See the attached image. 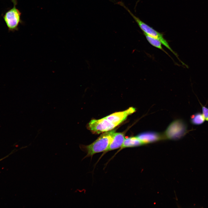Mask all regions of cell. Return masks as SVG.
<instances>
[{
	"label": "cell",
	"instance_id": "ba28073f",
	"mask_svg": "<svg viewBox=\"0 0 208 208\" xmlns=\"http://www.w3.org/2000/svg\"><path fill=\"white\" fill-rule=\"evenodd\" d=\"M144 144L137 136L129 137L125 139L120 149L115 154L124 148L138 146Z\"/></svg>",
	"mask_w": 208,
	"mask_h": 208
},
{
	"label": "cell",
	"instance_id": "7a4b0ae2",
	"mask_svg": "<svg viewBox=\"0 0 208 208\" xmlns=\"http://www.w3.org/2000/svg\"><path fill=\"white\" fill-rule=\"evenodd\" d=\"M13 4L12 8L8 9L2 14L3 19L9 32H14L18 29L20 24H23L21 19V13L18 10L16 5L17 0H11Z\"/></svg>",
	"mask_w": 208,
	"mask_h": 208
},
{
	"label": "cell",
	"instance_id": "52a82bcc",
	"mask_svg": "<svg viewBox=\"0 0 208 208\" xmlns=\"http://www.w3.org/2000/svg\"><path fill=\"white\" fill-rule=\"evenodd\" d=\"M125 139V134L123 133L115 132L112 137L107 149L100 157L99 159L107 152L120 148Z\"/></svg>",
	"mask_w": 208,
	"mask_h": 208
},
{
	"label": "cell",
	"instance_id": "5b68a950",
	"mask_svg": "<svg viewBox=\"0 0 208 208\" xmlns=\"http://www.w3.org/2000/svg\"><path fill=\"white\" fill-rule=\"evenodd\" d=\"M88 127L92 131L98 134L112 130L115 127L109 123L105 117L91 120Z\"/></svg>",
	"mask_w": 208,
	"mask_h": 208
},
{
	"label": "cell",
	"instance_id": "6da1fadb",
	"mask_svg": "<svg viewBox=\"0 0 208 208\" xmlns=\"http://www.w3.org/2000/svg\"><path fill=\"white\" fill-rule=\"evenodd\" d=\"M115 130L104 132L92 144L83 146V148L87 153L84 158L90 157L97 153L105 151L108 147L112 139Z\"/></svg>",
	"mask_w": 208,
	"mask_h": 208
},
{
	"label": "cell",
	"instance_id": "8992f818",
	"mask_svg": "<svg viewBox=\"0 0 208 208\" xmlns=\"http://www.w3.org/2000/svg\"><path fill=\"white\" fill-rule=\"evenodd\" d=\"M137 136L144 144L166 139L164 134L151 131L141 133Z\"/></svg>",
	"mask_w": 208,
	"mask_h": 208
},
{
	"label": "cell",
	"instance_id": "7c38bea8",
	"mask_svg": "<svg viewBox=\"0 0 208 208\" xmlns=\"http://www.w3.org/2000/svg\"><path fill=\"white\" fill-rule=\"evenodd\" d=\"M8 156V155L6 156L5 157H3V158H2L0 159V161H1L2 160H3V159H5L6 157H7Z\"/></svg>",
	"mask_w": 208,
	"mask_h": 208
},
{
	"label": "cell",
	"instance_id": "30bf717a",
	"mask_svg": "<svg viewBox=\"0 0 208 208\" xmlns=\"http://www.w3.org/2000/svg\"><path fill=\"white\" fill-rule=\"evenodd\" d=\"M146 40L152 45L164 51L168 55V54L164 50L162 46L161 42L158 39L152 37L144 33Z\"/></svg>",
	"mask_w": 208,
	"mask_h": 208
},
{
	"label": "cell",
	"instance_id": "8fae6325",
	"mask_svg": "<svg viewBox=\"0 0 208 208\" xmlns=\"http://www.w3.org/2000/svg\"><path fill=\"white\" fill-rule=\"evenodd\" d=\"M202 107V114L204 116L205 120L208 122V108L203 105L199 101Z\"/></svg>",
	"mask_w": 208,
	"mask_h": 208
},
{
	"label": "cell",
	"instance_id": "3957f363",
	"mask_svg": "<svg viewBox=\"0 0 208 208\" xmlns=\"http://www.w3.org/2000/svg\"><path fill=\"white\" fill-rule=\"evenodd\" d=\"M124 8L133 17L144 33L159 40L161 42L162 44L164 46L174 54L179 60L181 61L178 57L177 54L171 49L168 43L164 38L163 35L161 33L157 31L152 27L142 21L138 18L135 16L126 6H124Z\"/></svg>",
	"mask_w": 208,
	"mask_h": 208
},
{
	"label": "cell",
	"instance_id": "277c9868",
	"mask_svg": "<svg viewBox=\"0 0 208 208\" xmlns=\"http://www.w3.org/2000/svg\"><path fill=\"white\" fill-rule=\"evenodd\" d=\"M187 126L183 120H177L172 122L164 135L166 139L177 140L184 136L187 132Z\"/></svg>",
	"mask_w": 208,
	"mask_h": 208
},
{
	"label": "cell",
	"instance_id": "9c48e42d",
	"mask_svg": "<svg viewBox=\"0 0 208 208\" xmlns=\"http://www.w3.org/2000/svg\"><path fill=\"white\" fill-rule=\"evenodd\" d=\"M205 120L203 114L200 112H197L192 115L190 119V122L191 124L196 125L202 124Z\"/></svg>",
	"mask_w": 208,
	"mask_h": 208
}]
</instances>
